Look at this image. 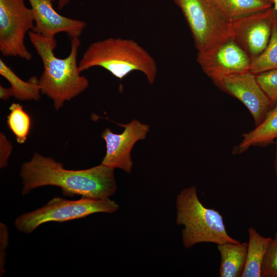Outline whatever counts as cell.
<instances>
[{"label": "cell", "instance_id": "1", "mask_svg": "<svg viewBox=\"0 0 277 277\" xmlns=\"http://www.w3.org/2000/svg\"><path fill=\"white\" fill-rule=\"evenodd\" d=\"M114 170L102 164L86 169H66L53 158L35 153L21 166L22 194L26 195L38 187L54 186L61 188L65 196L107 199L116 190Z\"/></svg>", "mask_w": 277, "mask_h": 277}, {"label": "cell", "instance_id": "2", "mask_svg": "<svg viewBox=\"0 0 277 277\" xmlns=\"http://www.w3.org/2000/svg\"><path fill=\"white\" fill-rule=\"evenodd\" d=\"M30 41L40 57L43 71L38 79L42 94L53 102L57 110L64 103L83 92L89 86L88 80L81 75L77 63L79 37L70 38V51L65 58H58L54 50L56 47L54 38L46 37L30 31Z\"/></svg>", "mask_w": 277, "mask_h": 277}, {"label": "cell", "instance_id": "3", "mask_svg": "<svg viewBox=\"0 0 277 277\" xmlns=\"http://www.w3.org/2000/svg\"><path fill=\"white\" fill-rule=\"evenodd\" d=\"M94 67L103 68L122 81L130 73H144L150 85L157 73L155 60L138 43L131 39L109 37L87 47L78 63L80 72Z\"/></svg>", "mask_w": 277, "mask_h": 277}, {"label": "cell", "instance_id": "4", "mask_svg": "<svg viewBox=\"0 0 277 277\" xmlns=\"http://www.w3.org/2000/svg\"><path fill=\"white\" fill-rule=\"evenodd\" d=\"M176 223L184 226L182 240L185 248L200 243L219 245L240 242L229 235L220 212L202 203L195 186L181 191L176 197Z\"/></svg>", "mask_w": 277, "mask_h": 277}, {"label": "cell", "instance_id": "5", "mask_svg": "<svg viewBox=\"0 0 277 277\" xmlns=\"http://www.w3.org/2000/svg\"><path fill=\"white\" fill-rule=\"evenodd\" d=\"M118 208V204L109 198L82 196L77 200H68L55 197L43 207L18 216L14 221V226L18 231L30 234L46 223L65 222L98 212L112 213Z\"/></svg>", "mask_w": 277, "mask_h": 277}, {"label": "cell", "instance_id": "6", "mask_svg": "<svg viewBox=\"0 0 277 277\" xmlns=\"http://www.w3.org/2000/svg\"><path fill=\"white\" fill-rule=\"evenodd\" d=\"M189 26L197 52L206 51L232 38L231 22L211 0H173Z\"/></svg>", "mask_w": 277, "mask_h": 277}, {"label": "cell", "instance_id": "7", "mask_svg": "<svg viewBox=\"0 0 277 277\" xmlns=\"http://www.w3.org/2000/svg\"><path fill=\"white\" fill-rule=\"evenodd\" d=\"M25 0H0V51L4 56L32 58L25 44L27 32L33 30L34 21Z\"/></svg>", "mask_w": 277, "mask_h": 277}, {"label": "cell", "instance_id": "8", "mask_svg": "<svg viewBox=\"0 0 277 277\" xmlns=\"http://www.w3.org/2000/svg\"><path fill=\"white\" fill-rule=\"evenodd\" d=\"M197 62L214 82L225 76L249 71L251 59L231 38L202 52Z\"/></svg>", "mask_w": 277, "mask_h": 277}, {"label": "cell", "instance_id": "9", "mask_svg": "<svg viewBox=\"0 0 277 277\" xmlns=\"http://www.w3.org/2000/svg\"><path fill=\"white\" fill-rule=\"evenodd\" d=\"M276 15V11L271 7L231 22L233 39L251 60L267 47Z\"/></svg>", "mask_w": 277, "mask_h": 277}, {"label": "cell", "instance_id": "10", "mask_svg": "<svg viewBox=\"0 0 277 277\" xmlns=\"http://www.w3.org/2000/svg\"><path fill=\"white\" fill-rule=\"evenodd\" d=\"M117 124L124 128L121 133H115L108 128L102 133L101 137L106 143V151L101 164L130 173L133 165L131 157L132 149L137 142L145 139L150 127L137 120L126 124Z\"/></svg>", "mask_w": 277, "mask_h": 277}, {"label": "cell", "instance_id": "11", "mask_svg": "<svg viewBox=\"0 0 277 277\" xmlns=\"http://www.w3.org/2000/svg\"><path fill=\"white\" fill-rule=\"evenodd\" d=\"M218 87L240 101L259 125L273 105L250 71L225 76L213 82Z\"/></svg>", "mask_w": 277, "mask_h": 277}, {"label": "cell", "instance_id": "12", "mask_svg": "<svg viewBox=\"0 0 277 277\" xmlns=\"http://www.w3.org/2000/svg\"><path fill=\"white\" fill-rule=\"evenodd\" d=\"M32 10L34 26L32 31L46 37L54 38L61 32L70 38L79 37L87 26L85 22L58 13L53 8L54 0H28Z\"/></svg>", "mask_w": 277, "mask_h": 277}, {"label": "cell", "instance_id": "13", "mask_svg": "<svg viewBox=\"0 0 277 277\" xmlns=\"http://www.w3.org/2000/svg\"><path fill=\"white\" fill-rule=\"evenodd\" d=\"M241 142L232 150L234 154L246 151L251 146H264L277 139V103L253 130L242 135Z\"/></svg>", "mask_w": 277, "mask_h": 277}, {"label": "cell", "instance_id": "14", "mask_svg": "<svg viewBox=\"0 0 277 277\" xmlns=\"http://www.w3.org/2000/svg\"><path fill=\"white\" fill-rule=\"evenodd\" d=\"M221 256L220 277H241L247 256V242L217 245Z\"/></svg>", "mask_w": 277, "mask_h": 277}, {"label": "cell", "instance_id": "15", "mask_svg": "<svg viewBox=\"0 0 277 277\" xmlns=\"http://www.w3.org/2000/svg\"><path fill=\"white\" fill-rule=\"evenodd\" d=\"M246 261L241 277H261V268L272 238L260 234L253 227L248 230Z\"/></svg>", "mask_w": 277, "mask_h": 277}, {"label": "cell", "instance_id": "16", "mask_svg": "<svg viewBox=\"0 0 277 277\" xmlns=\"http://www.w3.org/2000/svg\"><path fill=\"white\" fill-rule=\"evenodd\" d=\"M230 22L272 7L267 0H211Z\"/></svg>", "mask_w": 277, "mask_h": 277}, {"label": "cell", "instance_id": "17", "mask_svg": "<svg viewBox=\"0 0 277 277\" xmlns=\"http://www.w3.org/2000/svg\"><path fill=\"white\" fill-rule=\"evenodd\" d=\"M0 74L10 83L13 96L21 101H38L41 97V87L36 76L25 81L0 58Z\"/></svg>", "mask_w": 277, "mask_h": 277}, {"label": "cell", "instance_id": "18", "mask_svg": "<svg viewBox=\"0 0 277 277\" xmlns=\"http://www.w3.org/2000/svg\"><path fill=\"white\" fill-rule=\"evenodd\" d=\"M277 68V15L275 17L269 43L264 50L251 60L249 71L256 75Z\"/></svg>", "mask_w": 277, "mask_h": 277}, {"label": "cell", "instance_id": "19", "mask_svg": "<svg viewBox=\"0 0 277 277\" xmlns=\"http://www.w3.org/2000/svg\"><path fill=\"white\" fill-rule=\"evenodd\" d=\"M9 110L10 112L7 118V125L15 135L17 142L23 144L27 140L29 133L30 117L19 103H12Z\"/></svg>", "mask_w": 277, "mask_h": 277}, {"label": "cell", "instance_id": "20", "mask_svg": "<svg viewBox=\"0 0 277 277\" xmlns=\"http://www.w3.org/2000/svg\"><path fill=\"white\" fill-rule=\"evenodd\" d=\"M256 79L273 106L277 103V68L256 74Z\"/></svg>", "mask_w": 277, "mask_h": 277}, {"label": "cell", "instance_id": "21", "mask_svg": "<svg viewBox=\"0 0 277 277\" xmlns=\"http://www.w3.org/2000/svg\"><path fill=\"white\" fill-rule=\"evenodd\" d=\"M261 277H277V231L271 239L264 258Z\"/></svg>", "mask_w": 277, "mask_h": 277}, {"label": "cell", "instance_id": "22", "mask_svg": "<svg viewBox=\"0 0 277 277\" xmlns=\"http://www.w3.org/2000/svg\"><path fill=\"white\" fill-rule=\"evenodd\" d=\"M9 233L7 226L0 223V275L2 276L5 272L6 249L8 245Z\"/></svg>", "mask_w": 277, "mask_h": 277}, {"label": "cell", "instance_id": "23", "mask_svg": "<svg viewBox=\"0 0 277 277\" xmlns=\"http://www.w3.org/2000/svg\"><path fill=\"white\" fill-rule=\"evenodd\" d=\"M12 151V145L3 132L0 134V168H5Z\"/></svg>", "mask_w": 277, "mask_h": 277}, {"label": "cell", "instance_id": "24", "mask_svg": "<svg viewBox=\"0 0 277 277\" xmlns=\"http://www.w3.org/2000/svg\"><path fill=\"white\" fill-rule=\"evenodd\" d=\"M11 96H13V93L10 87L6 88L1 85L0 98L3 100H7Z\"/></svg>", "mask_w": 277, "mask_h": 277}, {"label": "cell", "instance_id": "25", "mask_svg": "<svg viewBox=\"0 0 277 277\" xmlns=\"http://www.w3.org/2000/svg\"><path fill=\"white\" fill-rule=\"evenodd\" d=\"M70 0H58L57 8L62 9L64 8L70 2Z\"/></svg>", "mask_w": 277, "mask_h": 277}, {"label": "cell", "instance_id": "26", "mask_svg": "<svg viewBox=\"0 0 277 277\" xmlns=\"http://www.w3.org/2000/svg\"><path fill=\"white\" fill-rule=\"evenodd\" d=\"M274 169L275 173L277 175V139L275 140V152L274 161Z\"/></svg>", "mask_w": 277, "mask_h": 277}, {"label": "cell", "instance_id": "27", "mask_svg": "<svg viewBox=\"0 0 277 277\" xmlns=\"http://www.w3.org/2000/svg\"><path fill=\"white\" fill-rule=\"evenodd\" d=\"M273 4L274 5V6L273 8L277 13V0H274Z\"/></svg>", "mask_w": 277, "mask_h": 277}, {"label": "cell", "instance_id": "28", "mask_svg": "<svg viewBox=\"0 0 277 277\" xmlns=\"http://www.w3.org/2000/svg\"><path fill=\"white\" fill-rule=\"evenodd\" d=\"M267 1L270 2L272 4H273L274 0H267Z\"/></svg>", "mask_w": 277, "mask_h": 277}]
</instances>
